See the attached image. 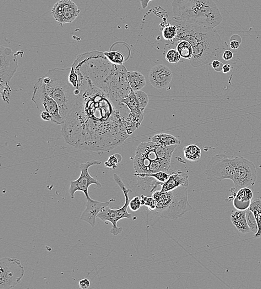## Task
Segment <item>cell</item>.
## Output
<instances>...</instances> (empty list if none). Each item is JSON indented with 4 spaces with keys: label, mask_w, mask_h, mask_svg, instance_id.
Returning a JSON list of instances; mask_svg holds the SVG:
<instances>
[{
    "label": "cell",
    "mask_w": 261,
    "mask_h": 289,
    "mask_svg": "<svg viewBox=\"0 0 261 289\" xmlns=\"http://www.w3.org/2000/svg\"><path fill=\"white\" fill-rule=\"evenodd\" d=\"M76 72L80 94L62 125L64 139L80 150H113L139 126L121 98Z\"/></svg>",
    "instance_id": "obj_1"
},
{
    "label": "cell",
    "mask_w": 261,
    "mask_h": 289,
    "mask_svg": "<svg viewBox=\"0 0 261 289\" xmlns=\"http://www.w3.org/2000/svg\"><path fill=\"white\" fill-rule=\"evenodd\" d=\"M231 220L233 225L240 233L247 234L251 232L247 223L246 210H237L233 212L231 216Z\"/></svg>",
    "instance_id": "obj_20"
},
{
    "label": "cell",
    "mask_w": 261,
    "mask_h": 289,
    "mask_svg": "<svg viewBox=\"0 0 261 289\" xmlns=\"http://www.w3.org/2000/svg\"><path fill=\"white\" fill-rule=\"evenodd\" d=\"M231 65L229 64H226L223 67L222 72L224 74H228L231 72Z\"/></svg>",
    "instance_id": "obj_38"
},
{
    "label": "cell",
    "mask_w": 261,
    "mask_h": 289,
    "mask_svg": "<svg viewBox=\"0 0 261 289\" xmlns=\"http://www.w3.org/2000/svg\"><path fill=\"white\" fill-rule=\"evenodd\" d=\"M127 76L130 88L133 91H140L145 86V76L138 71L128 72Z\"/></svg>",
    "instance_id": "obj_21"
},
{
    "label": "cell",
    "mask_w": 261,
    "mask_h": 289,
    "mask_svg": "<svg viewBox=\"0 0 261 289\" xmlns=\"http://www.w3.org/2000/svg\"><path fill=\"white\" fill-rule=\"evenodd\" d=\"M211 65L216 72H222L223 67H224V65L221 61H219V60H215V61L211 63Z\"/></svg>",
    "instance_id": "obj_33"
},
{
    "label": "cell",
    "mask_w": 261,
    "mask_h": 289,
    "mask_svg": "<svg viewBox=\"0 0 261 289\" xmlns=\"http://www.w3.org/2000/svg\"><path fill=\"white\" fill-rule=\"evenodd\" d=\"M184 155L190 161H198L202 156V151L198 145H190L183 149Z\"/></svg>",
    "instance_id": "obj_23"
},
{
    "label": "cell",
    "mask_w": 261,
    "mask_h": 289,
    "mask_svg": "<svg viewBox=\"0 0 261 289\" xmlns=\"http://www.w3.org/2000/svg\"><path fill=\"white\" fill-rule=\"evenodd\" d=\"M122 102L129 108L135 122L140 127L144 119V110L141 108L137 98L134 94V91L132 89L130 94L122 100Z\"/></svg>",
    "instance_id": "obj_18"
},
{
    "label": "cell",
    "mask_w": 261,
    "mask_h": 289,
    "mask_svg": "<svg viewBox=\"0 0 261 289\" xmlns=\"http://www.w3.org/2000/svg\"><path fill=\"white\" fill-rule=\"evenodd\" d=\"M115 201L111 199L107 202H100L91 199H87L86 208L80 217V219L89 223L91 227L96 225V219L101 210Z\"/></svg>",
    "instance_id": "obj_15"
},
{
    "label": "cell",
    "mask_w": 261,
    "mask_h": 289,
    "mask_svg": "<svg viewBox=\"0 0 261 289\" xmlns=\"http://www.w3.org/2000/svg\"><path fill=\"white\" fill-rule=\"evenodd\" d=\"M162 36L166 41L172 42L177 36V27L173 24L168 23L162 29Z\"/></svg>",
    "instance_id": "obj_25"
},
{
    "label": "cell",
    "mask_w": 261,
    "mask_h": 289,
    "mask_svg": "<svg viewBox=\"0 0 261 289\" xmlns=\"http://www.w3.org/2000/svg\"><path fill=\"white\" fill-rule=\"evenodd\" d=\"M122 160V156L119 154H114L109 158V159L105 163V166L110 168L116 169L118 167V164Z\"/></svg>",
    "instance_id": "obj_29"
},
{
    "label": "cell",
    "mask_w": 261,
    "mask_h": 289,
    "mask_svg": "<svg viewBox=\"0 0 261 289\" xmlns=\"http://www.w3.org/2000/svg\"><path fill=\"white\" fill-rule=\"evenodd\" d=\"M106 56L112 63L116 65H123L124 57L123 54L117 51H111L104 52Z\"/></svg>",
    "instance_id": "obj_26"
},
{
    "label": "cell",
    "mask_w": 261,
    "mask_h": 289,
    "mask_svg": "<svg viewBox=\"0 0 261 289\" xmlns=\"http://www.w3.org/2000/svg\"><path fill=\"white\" fill-rule=\"evenodd\" d=\"M205 174L211 182L219 183L223 180H231L237 191L252 186L257 179L256 168L252 162L243 157L230 159L224 154L212 157Z\"/></svg>",
    "instance_id": "obj_3"
},
{
    "label": "cell",
    "mask_w": 261,
    "mask_h": 289,
    "mask_svg": "<svg viewBox=\"0 0 261 289\" xmlns=\"http://www.w3.org/2000/svg\"><path fill=\"white\" fill-rule=\"evenodd\" d=\"M40 117L44 121H51L52 117L49 112L47 111H42L41 112Z\"/></svg>",
    "instance_id": "obj_37"
},
{
    "label": "cell",
    "mask_w": 261,
    "mask_h": 289,
    "mask_svg": "<svg viewBox=\"0 0 261 289\" xmlns=\"http://www.w3.org/2000/svg\"><path fill=\"white\" fill-rule=\"evenodd\" d=\"M172 11L176 19L211 29L223 20L214 0H174Z\"/></svg>",
    "instance_id": "obj_4"
},
{
    "label": "cell",
    "mask_w": 261,
    "mask_h": 289,
    "mask_svg": "<svg viewBox=\"0 0 261 289\" xmlns=\"http://www.w3.org/2000/svg\"><path fill=\"white\" fill-rule=\"evenodd\" d=\"M241 43V42L240 41L231 39L230 43V47L233 49V50H237V49L240 47Z\"/></svg>",
    "instance_id": "obj_36"
},
{
    "label": "cell",
    "mask_w": 261,
    "mask_h": 289,
    "mask_svg": "<svg viewBox=\"0 0 261 289\" xmlns=\"http://www.w3.org/2000/svg\"><path fill=\"white\" fill-rule=\"evenodd\" d=\"M141 206V199L138 196H136L130 201L129 207L132 211H137Z\"/></svg>",
    "instance_id": "obj_32"
},
{
    "label": "cell",
    "mask_w": 261,
    "mask_h": 289,
    "mask_svg": "<svg viewBox=\"0 0 261 289\" xmlns=\"http://www.w3.org/2000/svg\"><path fill=\"white\" fill-rule=\"evenodd\" d=\"M71 69L54 68L42 76L48 94L57 102L64 122L80 94L79 89L69 81Z\"/></svg>",
    "instance_id": "obj_5"
},
{
    "label": "cell",
    "mask_w": 261,
    "mask_h": 289,
    "mask_svg": "<svg viewBox=\"0 0 261 289\" xmlns=\"http://www.w3.org/2000/svg\"><path fill=\"white\" fill-rule=\"evenodd\" d=\"M151 1H153V0H140L141 7H142L143 9H145L147 8L149 2Z\"/></svg>",
    "instance_id": "obj_39"
},
{
    "label": "cell",
    "mask_w": 261,
    "mask_h": 289,
    "mask_svg": "<svg viewBox=\"0 0 261 289\" xmlns=\"http://www.w3.org/2000/svg\"><path fill=\"white\" fill-rule=\"evenodd\" d=\"M18 68V59L12 48L0 46V93L4 101L8 103H10L12 91L10 83Z\"/></svg>",
    "instance_id": "obj_9"
},
{
    "label": "cell",
    "mask_w": 261,
    "mask_h": 289,
    "mask_svg": "<svg viewBox=\"0 0 261 289\" xmlns=\"http://www.w3.org/2000/svg\"><path fill=\"white\" fill-rule=\"evenodd\" d=\"M25 274L24 267L16 258L8 257L0 260V289L14 288L23 279Z\"/></svg>",
    "instance_id": "obj_11"
},
{
    "label": "cell",
    "mask_w": 261,
    "mask_h": 289,
    "mask_svg": "<svg viewBox=\"0 0 261 289\" xmlns=\"http://www.w3.org/2000/svg\"><path fill=\"white\" fill-rule=\"evenodd\" d=\"M172 79V71L166 65H156L150 70L149 83L156 89L166 88L171 84Z\"/></svg>",
    "instance_id": "obj_14"
},
{
    "label": "cell",
    "mask_w": 261,
    "mask_h": 289,
    "mask_svg": "<svg viewBox=\"0 0 261 289\" xmlns=\"http://www.w3.org/2000/svg\"><path fill=\"white\" fill-rule=\"evenodd\" d=\"M176 48L181 56L185 59L191 60L193 54L192 46L188 41L179 40L176 41H166L165 48Z\"/></svg>",
    "instance_id": "obj_19"
},
{
    "label": "cell",
    "mask_w": 261,
    "mask_h": 289,
    "mask_svg": "<svg viewBox=\"0 0 261 289\" xmlns=\"http://www.w3.org/2000/svg\"><path fill=\"white\" fill-rule=\"evenodd\" d=\"M233 57V53L230 50H226L222 54V60L226 62L230 61Z\"/></svg>",
    "instance_id": "obj_34"
},
{
    "label": "cell",
    "mask_w": 261,
    "mask_h": 289,
    "mask_svg": "<svg viewBox=\"0 0 261 289\" xmlns=\"http://www.w3.org/2000/svg\"><path fill=\"white\" fill-rule=\"evenodd\" d=\"M134 94L137 98L141 108H142L143 110H145V109L146 107L147 106L149 102V98L148 95H146L145 92L141 90L134 91Z\"/></svg>",
    "instance_id": "obj_31"
},
{
    "label": "cell",
    "mask_w": 261,
    "mask_h": 289,
    "mask_svg": "<svg viewBox=\"0 0 261 289\" xmlns=\"http://www.w3.org/2000/svg\"><path fill=\"white\" fill-rule=\"evenodd\" d=\"M166 51V59L170 64H177L181 60V55L176 48H165Z\"/></svg>",
    "instance_id": "obj_27"
},
{
    "label": "cell",
    "mask_w": 261,
    "mask_h": 289,
    "mask_svg": "<svg viewBox=\"0 0 261 289\" xmlns=\"http://www.w3.org/2000/svg\"><path fill=\"white\" fill-rule=\"evenodd\" d=\"M151 141L161 146L167 147L180 144L181 141L170 134H155L151 139Z\"/></svg>",
    "instance_id": "obj_22"
},
{
    "label": "cell",
    "mask_w": 261,
    "mask_h": 289,
    "mask_svg": "<svg viewBox=\"0 0 261 289\" xmlns=\"http://www.w3.org/2000/svg\"><path fill=\"white\" fill-rule=\"evenodd\" d=\"M141 205H144L148 207V209L151 211L153 212L155 210L156 208V203L155 200L153 197H149V196H146L144 195H141Z\"/></svg>",
    "instance_id": "obj_30"
},
{
    "label": "cell",
    "mask_w": 261,
    "mask_h": 289,
    "mask_svg": "<svg viewBox=\"0 0 261 289\" xmlns=\"http://www.w3.org/2000/svg\"><path fill=\"white\" fill-rule=\"evenodd\" d=\"M233 198V206L237 210H246L251 204L253 193L252 190L249 187H244L239 189L235 194Z\"/></svg>",
    "instance_id": "obj_17"
},
{
    "label": "cell",
    "mask_w": 261,
    "mask_h": 289,
    "mask_svg": "<svg viewBox=\"0 0 261 289\" xmlns=\"http://www.w3.org/2000/svg\"><path fill=\"white\" fill-rule=\"evenodd\" d=\"M80 13V10L77 5L72 0H60L51 10L54 18L61 26L73 23Z\"/></svg>",
    "instance_id": "obj_13"
},
{
    "label": "cell",
    "mask_w": 261,
    "mask_h": 289,
    "mask_svg": "<svg viewBox=\"0 0 261 289\" xmlns=\"http://www.w3.org/2000/svg\"><path fill=\"white\" fill-rule=\"evenodd\" d=\"M169 23L175 25L177 28V36L173 41L184 40L191 43L193 54L190 63L193 67L203 66L215 60L222 59V54L227 50L228 45L216 30L175 18L171 19Z\"/></svg>",
    "instance_id": "obj_2"
},
{
    "label": "cell",
    "mask_w": 261,
    "mask_h": 289,
    "mask_svg": "<svg viewBox=\"0 0 261 289\" xmlns=\"http://www.w3.org/2000/svg\"><path fill=\"white\" fill-rule=\"evenodd\" d=\"M177 145L164 147L153 141L143 142L136 149L134 168L136 174L169 171Z\"/></svg>",
    "instance_id": "obj_6"
},
{
    "label": "cell",
    "mask_w": 261,
    "mask_h": 289,
    "mask_svg": "<svg viewBox=\"0 0 261 289\" xmlns=\"http://www.w3.org/2000/svg\"><path fill=\"white\" fill-rule=\"evenodd\" d=\"M100 161L91 160L86 163H81L80 168L81 174L79 178L76 181H72L69 188V194L71 198L74 199L76 192H82L85 194L86 199L90 198L89 188L91 185L95 184L97 188H100L101 184L96 179L92 177L89 171L90 167L93 165H99Z\"/></svg>",
    "instance_id": "obj_12"
},
{
    "label": "cell",
    "mask_w": 261,
    "mask_h": 289,
    "mask_svg": "<svg viewBox=\"0 0 261 289\" xmlns=\"http://www.w3.org/2000/svg\"><path fill=\"white\" fill-rule=\"evenodd\" d=\"M114 181L117 184L122 190L126 199L124 205L121 208L118 209H112L110 206L105 207L97 215V217L103 222H110L112 224V228L111 233L114 236H117L122 233L123 228L122 227H118L117 223L119 220L123 219H128L130 220L137 219V217H133L131 214H129L128 211V208L130 203L129 193L132 192L131 189H127L126 185L124 184L122 180L117 175V174H114Z\"/></svg>",
    "instance_id": "obj_8"
},
{
    "label": "cell",
    "mask_w": 261,
    "mask_h": 289,
    "mask_svg": "<svg viewBox=\"0 0 261 289\" xmlns=\"http://www.w3.org/2000/svg\"><path fill=\"white\" fill-rule=\"evenodd\" d=\"M247 223L250 230L254 234H256L258 230V227L256 219L254 217L253 212L249 209L246 210Z\"/></svg>",
    "instance_id": "obj_28"
},
{
    "label": "cell",
    "mask_w": 261,
    "mask_h": 289,
    "mask_svg": "<svg viewBox=\"0 0 261 289\" xmlns=\"http://www.w3.org/2000/svg\"><path fill=\"white\" fill-rule=\"evenodd\" d=\"M31 100L41 112L47 111L50 113L52 123L60 125L64 124L58 103L48 95L42 77L38 79L36 82Z\"/></svg>",
    "instance_id": "obj_10"
},
{
    "label": "cell",
    "mask_w": 261,
    "mask_h": 289,
    "mask_svg": "<svg viewBox=\"0 0 261 289\" xmlns=\"http://www.w3.org/2000/svg\"><path fill=\"white\" fill-rule=\"evenodd\" d=\"M152 196L155 200L156 208L151 212L163 219L176 220L193 209L186 187H180L167 192L156 190Z\"/></svg>",
    "instance_id": "obj_7"
},
{
    "label": "cell",
    "mask_w": 261,
    "mask_h": 289,
    "mask_svg": "<svg viewBox=\"0 0 261 289\" xmlns=\"http://www.w3.org/2000/svg\"><path fill=\"white\" fill-rule=\"evenodd\" d=\"M248 209L253 212L257 222L258 230L254 234V238L260 237H261V200L259 199L253 200Z\"/></svg>",
    "instance_id": "obj_24"
},
{
    "label": "cell",
    "mask_w": 261,
    "mask_h": 289,
    "mask_svg": "<svg viewBox=\"0 0 261 289\" xmlns=\"http://www.w3.org/2000/svg\"><path fill=\"white\" fill-rule=\"evenodd\" d=\"M90 286V281L88 279H84L79 281V288L81 289H87Z\"/></svg>",
    "instance_id": "obj_35"
},
{
    "label": "cell",
    "mask_w": 261,
    "mask_h": 289,
    "mask_svg": "<svg viewBox=\"0 0 261 289\" xmlns=\"http://www.w3.org/2000/svg\"><path fill=\"white\" fill-rule=\"evenodd\" d=\"M189 186V179L187 174L181 170L171 171V175L167 181L161 185V192H170L173 190L183 187Z\"/></svg>",
    "instance_id": "obj_16"
}]
</instances>
